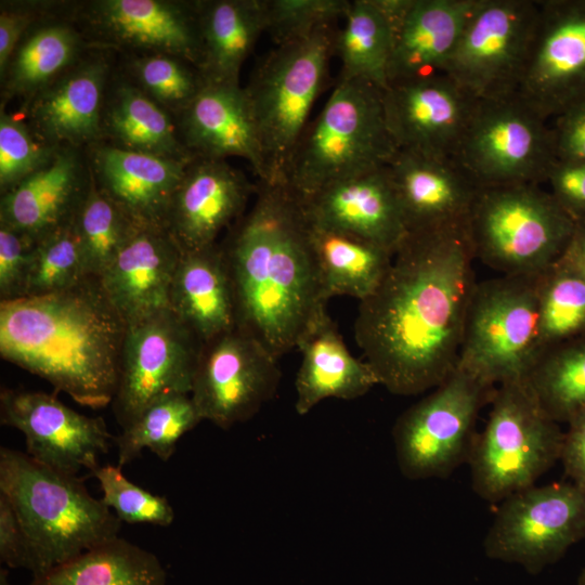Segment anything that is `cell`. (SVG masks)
<instances>
[{
    "label": "cell",
    "mask_w": 585,
    "mask_h": 585,
    "mask_svg": "<svg viewBox=\"0 0 585 585\" xmlns=\"http://www.w3.org/2000/svg\"><path fill=\"white\" fill-rule=\"evenodd\" d=\"M541 185L480 187L468 219L476 259L503 275H533L562 257L576 221Z\"/></svg>",
    "instance_id": "obj_7"
},
{
    "label": "cell",
    "mask_w": 585,
    "mask_h": 585,
    "mask_svg": "<svg viewBox=\"0 0 585 585\" xmlns=\"http://www.w3.org/2000/svg\"><path fill=\"white\" fill-rule=\"evenodd\" d=\"M34 245L24 235L0 225L1 301L24 297Z\"/></svg>",
    "instance_id": "obj_46"
},
{
    "label": "cell",
    "mask_w": 585,
    "mask_h": 585,
    "mask_svg": "<svg viewBox=\"0 0 585 585\" xmlns=\"http://www.w3.org/2000/svg\"><path fill=\"white\" fill-rule=\"evenodd\" d=\"M86 277L72 221L35 243L24 297L66 290Z\"/></svg>",
    "instance_id": "obj_42"
},
{
    "label": "cell",
    "mask_w": 585,
    "mask_h": 585,
    "mask_svg": "<svg viewBox=\"0 0 585 585\" xmlns=\"http://www.w3.org/2000/svg\"><path fill=\"white\" fill-rule=\"evenodd\" d=\"M60 147L42 142L20 113L0 105V193L43 168Z\"/></svg>",
    "instance_id": "obj_43"
},
{
    "label": "cell",
    "mask_w": 585,
    "mask_h": 585,
    "mask_svg": "<svg viewBox=\"0 0 585 585\" xmlns=\"http://www.w3.org/2000/svg\"><path fill=\"white\" fill-rule=\"evenodd\" d=\"M116 65V53L89 48L16 112L42 142L87 148L100 142L105 94Z\"/></svg>",
    "instance_id": "obj_20"
},
{
    "label": "cell",
    "mask_w": 585,
    "mask_h": 585,
    "mask_svg": "<svg viewBox=\"0 0 585 585\" xmlns=\"http://www.w3.org/2000/svg\"><path fill=\"white\" fill-rule=\"evenodd\" d=\"M559 459L571 482L585 489V412L568 422Z\"/></svg>",
    "instance_id": "obj_51"
},
{
    "label": "cell",
    "mask_w": 585,
    "mask_h": 585,
    "mask_svg": "<svg viewBox=\"0 0 585 585\" xmlns=\"http://www.w3.org/2000/svg\"><path fill=\"white\" fill-rule=\"evenodd\" d=\"M73 225L84 274L95 278L103 274L139 226L98 187L92 173L89 191Z\"/></svg>",
    "instance_id": "obj_39"
},
{
    "label": "cell",
    "mask_w": 585,
    "mask_h": 585,
    "mask_svg": "<svg viewBox=\"0 0 585 585\" xmlns=\"http://www.w3.org/2000/svg\"><path fill=\"white\" fill-rule=\"evenodd\" d=\"M128 325L99 278L58 292L0 301V354L78 404H112Z\"/></svg>",
    "instance_id": "obj_3"
},
{
    "label": "cell",
    "mask_w": 585,
    "mask_h": 585,
    "mask_svg": "<svg viewBox=\"0 0 585 585\" xmlns=\"http://www.w3.org/2000/svg\"><path fill=\"white\" fill-rule=\"evenodd\" d=\"M585 538V489L572 482L530 486L504 499L483 543L492 559L536 574Z\"/></svg>",
    "instance_id": "obj_13"
},
{
    "label": "cell",
    "mask_w": 585,
    "mask_h": 585,
    "mask_svg": "<svg viewBox=\"0 0 585 585\" xmlns=\"http://www.w3.org/2000/svg\"><path fill=\"white\" fill-rule=\"evenodd\" d=\"M477 102L442 72L392 81L382 90L398 150L439 158L456 159Z\"/></svg>",
    "instance_id": "obj_18"
},
{
    "label": "cell",
    "mask_w": 585,
    "mask_h": 585,
    "mask_svg": "<svg viewBox=\"0 0 585 585\" xmlns=\"http://www.w3.org/2000/svg\"><path fill=\"white\" fill-rule=\"evenodd\" d=\"M0 406L1 422L25 435L27 455L65 474L93 472L114 441L102 417L82 415L44 392L3 388Z\"/></svg>",
    "instance_id": "obj_19"
},
{
    "label": "cell",
    "mask_w": 585,
    "mask_h": 585,
    "mask_svg": "<svg viewBox=\"0 0 585 585\" xmlns=\"http://www.w3.org/2000/svg\"><path fill=\"white\" fill-rule=\"evenodd\" d=\"M280 377L277 358L237 326L202 346L191 398L203 420L229 429L273 398Z\"/></svg>",
    "instance_id": "obj_16"
},
{
    "label": "cell",
    "mask_w": 585,
    "mask_h": 585,
    "mask_svg": "<svg viewBox=\"0 0 585 585\" xmlns=\"http://www.w3.org/2000/svg\"><path fill=\"white\" fill-rule=\"evenodd\" d=\"M197 12L205 79L239 83L245 60L265 32L264 0H197Z\"/></svg>",
    "instance_id": "obj_33"
},
{
    "label": "cell",
    "mask_w": 585,
    "mask_h": 585,
    "mask_svg": "<svg viewBox=\"0 0 585 585\" xmlns=\"http://www.w3.org/2000/svg\"><path fill=\"white\" fill-rule=\"evenodd\" d=\"M0 558L10 568L29 567L25 532L10 500L0 493Z\"/></svg>",
    "instance_id": "obj_50"
},
{
    "label": "cell",
    "mask_w": 585,
    "mask_h": 585,
    "mask_svg": "<svg viewBox=\"0 0 585 585\" xmlns=\"http://www.w3.org/2000/svg\"><path fill=\"white\" fill-rule=\"evenodd\" d=\"M337 28L276 46L244 87L263 154V182L284 183L285 171L315 100L328 79Z\"/></svg>",
    "instance_id": "obj_6"
},
{
    "label": "cell",
    "mask_w": 585,
    "mask_h": 585,
    "mask_svg": "<svg viewBox=\"0 0 585 585\" xmlns=\"http://www.w3.org/2000/svg\"><path fill=\"white\" fill-rule=\"evenodd\" d=\"M540 274L477 282L457 368L491 387L528 379L543 353Z\"/></svg>",
    "instance_id": "obj_8"
},
{
    "label": "cell",
    "mask_w": 585,
    "mask_h": 585,
    "mask_svg": "<svg viewBox=\"0 0 585 585\" xmlns=\"http://www.w3.org/2000/svg\"><path fill=\"white\" fill-rule=\"evenodd\" d=\"M67 1L37 21L23 36L0 74L1 102L20 106L70 68L90 48L66 14Z\"/></svg>",
    "instance_id": "obj_30"
},
{
    "label": "cell",
    "mask_w": 585,
    "mask_h": 585,
    "mask_svg": "<svg viewBox=\"0 0 585 585\" xmlns=\"http://www.w3.org/2000/svg\"><path fill=\"white\" fill-rule=\"evenodd\" d=\"M308 226L326 301L335 296H350L360 301L369 297L386 276L394 252L309 220Z\"/></svg>",
    "instance_id": "obj_34"
},
{
    "label": "cell",
    "mask_w": 585,
    "mask_h": 585,
    "mask_svg": "<svg viewBox=\"0 0 585 585\" xmlns=\"http://www.w3.org/2000/svg\"><path fill=\"white\" fill-rule=\"evenodd\" d=\"M349 0H264L265 32L276 46L304 38L343 18Z\"/></svg>",
    "instance_id": "obj_45"
},
{
    "label": "cell",
    "mask_w": 585,
    "mask_h": 585,
    "mask_svg": "<svg viewBox=\"0 0 585 585\" xmlns=\"http://www.w3.org/2000/svg\"><path fill=\"white\" fill-rule=\"evenodd\" d=\"M117 69L174 120L206 83L195 64L170 54L117 55Z\"/></svg>",
    "instance_id": "obj_40"
},
{
    "label": "cell",
    "mask_w": 585,
    "mask_h": 585,
    "mask_svg": "<svg viewBox=\"0 0 585 585\" xmlns=\"http://www.w3.org/2000/svg\"><path fill=\"white\" fill-rule=\"evenodd\" d=\"M396 152L385 119L382 90L362 79L337 80L297 141L284 183L304 197L387 166Z\"/></svg>",
    "instance_id": "obj_5"
},
{
    "label": "cell",
    "mask_w": 585,
    "mask_h": 585,
    "mask_svg": "<svg viewBox=\"0 0 585 585\" xmlns=\"http://www.w3.org/2000/svg\"><path fill=\"white\" fill-rule=\"evenodd\" d=\"M202 346L170 309L128 325L112 402L121 429L154 401L191 394Z\"/></svg>",
    "instance_id": "obj_15"
},
{
    "label": "cell",
    "mask_w": 585,
    "mask_h": 585,
    "mask_svg": "<svg viewBox=\"0 0 585 585\" xmlns=\"http://www.w3.org/2000/svg\"><path fill=\"white\" fill-rule=\"evenodd\" d=\"M544 183L575 221L585 220V162L556 159Z\"/></svg>",
    "instance_id": "obj_48"
},
{
    "label": "cell",
    "mask_w": 585,
    "mask_h": 585,
    "mask_svg": "<svg viewBox=\"0 0 585 585\" xmlns=\"http://www.w3.org/2000/svg\"><path fill=\"white\" fill-rule=\"evenodd\" d=\"M343 20L335 38L338 80L362 79L384 90L393 46L389 24L373 0L351 1Z\"/></svg>",
    "instance_id": "obj_36"
},
{
    "label": "cell",
    "mask_w": 585,
    "mask_h": 585,
    "mask_svg": "<svg viewBox=\"0 0 585 585\" xmlns=\"http://www.w3.org/2000/svg\"><path fill=\"white\" fill-rule=\"evenodd\" d=\"M538 16V0H479L442 73L477 100L517 95Z\"/></svg>",
    "instance_id": "obj_11"
},
{
    "label": "cell",
    "mask_w": 585,
    "mask_h": 585,
    "mask_svg": "<svg viewBox=\"0 0 585 585\" xmlns=\"http://www.w3.org/2000/svg\"><path fill=\"white\" fill-rule=\"evenodd\" d=\"M169 309L202 344L237 327L234 287L221 244L182 251Z\"/></svg>",
    "instance_id": "obj_28"
},
{
    "label": "cell",
    "mask_w": 585,
    "mask_h": 585,
    "mask_svg": "<svg viewBox=\"0 0 585 585\" xmlns=\"http://www.w3.org/2000/svg\"><path fill=\"white\" fill-rule=\"evenodd\" d=\"M297 348L302 359L295 381V408L301 416L325 399L353 400L379 385L369 364L350 353L326 308L311 322Z\"/></svg>",
    "instance_id": "obj_29"
},
{
    "label": "cell",
    "mask_w": 585,
    "mask_h": 585,
    "mask_svg": "<svg viewBox=\"0 0 585 585\" xmlns=\"http://www.w3.org/2000/svg\"><path fill=\"white\" fill-rule=\"evenodd\" d=\"M387 167L408 232L468 223L481 185L457 159L398 150Z\"/></svg>",
    "instance_id": "obj_25"
},
{
    "label": "cell",
    "mask_w": 585,
    "mask_h": 585,
    "mask_svg": "<svg viewBox=\"0 0 585 585\" xmlns=\"http://www.w3.org/2000/svg\"><path fill=\"white\" fill-rule=\"evenodd\" d=\"M491 403L486 425L476 434L467 461L473 491L495 503L535 485L560 458L563 432L525 381L498 386Z\"/></svg>",
    "instance_id": "obj_9"
},
{
    "label": "cell",
    "mask_w": 585,
    "mask_h": 585,
    "mask_svg": "<svg viewBox=\"0 0 585 585\" xmlns=\"http://www.w3.org/2000/svg\"><path fill=\"white\" fill-rule=\"evenodd\" d=\"M202 420L191 394H168L154 401L114 439L117 466L130 464L144 448L169 460L179 440Z\"/></svg>",
    "instance_id": "obj_38"
},
{
    "label": "cell",
    "mask_w": 585,
    "mask_h": 585,
    "mask_svg": "<svg viewBox=\"0 0 585 585\" xmlns=\"http://www.w3.org/2000/svg\"><path fill=\"white\" fill-rule=\"evenodd\" d=\"M495 389L466 372H454L406 410L393 427L396 463L411 480L445 478L468 460L480 408Z\"/></svg>",
    "instance_id": "obj_10"
},
{
    "label": "cell",
    "mask_w": 585,
    "mask_h": 585,
    "mask_svg": "<svg viewBox=\"0 0 585 585\" xmlns=\"http://www.w3.org/2000/svg\"><path fill=\"white\" fill-rule=\"evenodd\" d=\"M308 220L395 252L408 234L387 166L300 196Z\"/></svg>",
    "instance_id": "obj_22"
},
{
    "label": "cell",
    "mask_w": 585,
    "mask_h": 585,
    "mask_svg": "<svg viewBox=\"0 0 585 585\" xmlns=\"http://www.w3.org/2000/svg\"><path fill=\"white\" fill-rule=\"evenodd\" d=\"M90 184L84 148L61 146L49 164L1 194L0 225L36 243L74 220Z\"/></svg>",
    "instance_id": "obj_23"
},
{
    "label": "cell",
    "mask_w": 585,
    "mask_h": 585,
    "mask_svg": "<svg viewBox=\"0 0 585 585\" xmlns=\"http://www.w3.org/2000/svg\"><path fill=\"white\" fill-rule=\"evenodd\" d=\"M252 206L221 244L237 326L277 359L326 308L302 198L286 183L258 181Z\"/></svg>",
    "instance_id": "obj_2"
},
{
    "label": "cell",
    "mask_w": 585,
    "mask_h": 585,
    "mask_svg": "<svg viewBox=\"0 0 585 585\" xmlns=\"http://www.w3.org/2000/svg\"><path fill=\"white\" fill-rule=\"evenodd\" d=\"M474 260L468 223L408 232L380 285L360 301L356 343L391 393L434 389L456 368Z\"/></svg>",
    "instance_id": "obj_1"
},
{
    "label": "cell",
    "mask_w": 585,
    "mask_h": 585,
    "mask_svg": "<svg viewBox=\"0 0 585 585\" xmlns=\"http://www.w3.org/2000/svg\"><path fill=\"white\" fill-rule=\"evenodd\" d=\"M0 493L25 532L34 577L118 537L121 521L89 494L81 479L43 466L27 453L1 447Z\"/></svg>",
    "instance_id": "obj_4"
},
{
    "label": "cell",
    "mask_w": 585,
    "mask_h": 585,
    "mask_svg": "<svg viewBox=\"0 0 585 585\" xmlns=\"http://www.w3.org/2000/svg\"><path fill=\"white\" fill-rule=\"evenodd\" d=\"M29 585H166V572L154 554L116 537L32 577Z\"/></svg>",
    "instance_id": "obj_35"
},
{
    "label": "cell",
    "mask_w": 585,
    "mask_h": 585,
    "mask_svg": "<svg viewBox=\"0 0 585 585\" xmlns=\"http://www.w3.org/2000/svg\"><path fill=\"white\" fill-rule=\"evenodd\" d=\"M92 474L103 492L101 499L114 509L120 521L159 526H169L173 522L174 511L168 499L131 482L117 465L99 467Z\"/></svg>",
    "instance_id": "obj_44"
},
{
    "label": "cell",
    "mask_w": 585,
    "mask_h": 585,
    "mask_svg": "<svg viewBox=\"0 0 585 585\" xmlns=\"http://www.w3.org/2000/svg\"><path fill=\"white\" fill-rule=\"evenodd\" d=\"M456 159L481 186L543 184L556 160L550 122L517 95L478 100Z\"/></svg>",
    "instance_id": "obj_12"
},
{
    "label": "cell",
    "mask_w": 585,
    "mask_h": 585,
    "mask_svg": "<svg viewBox=\"0 0 585 585\" xmlns=\"http://www.w3.org/2000/svg\"><path fill=\"white\" fill-rule=\"evenodd\" d=\"M257 184L227 160L192 158L172 197L166 230L182 251L217 243L245 212Z\"/></svg>",
    "instance_id": "obj_21"
},
{
    "label": "cell",
    "mask_w": 585,
    "mask_h": 585,
    "mask_svg": "<svg viewBox=\"0 0 585 585\" xmlns=\"http://www.w3.org/2000/svg\"><path fill=\"white\" fill-rule=\"evenodd\" d=\"M578 585H585V569L583 570V572L581 573L578 577Z\"/></svg>",
    "instance_id": "obj_53"
},
{
    "label": "cell",
    "mask_w": 585,
    "mask_h": 585,
    "mask_svg": "<svg viewBox=\"0 0 585 585\" xmlns=\"http://www.w3.org/2000/svg\"><path fill=\"white\" fill-rule=\"evenodd\" d=\"M540 333L543 351L585 335V277L558 260L540 274Z\"/></svg>",
    "instance_id": "obj_41"
},
{
    "label": "cell",
    "mask_w": 585,
    "mask_h": 585,
    "mask_svg": "<svg viewBox=\"0 0 585 585\" xmlns=\"http://www.w3.org/2000/svg\"><path fill=\"white\" fill-rule=\"evenodd\" d=\"M547 121L585 100V0H541L517 93Z\"/></svg>",
    "instance_id": "obj_17"
},
{
    "label": "cell",
    "mask_w": 585,
    "mask_h": 585,
    "mask_svg": "<svg viewBox=\"0 0 585 585\" xmlns=\"http://www.w3.org/2000/svg\"><path fill=\"white\" fill-rule=\"evenodd\" d=\"M182 250L165 227L139 225L100 283L127 325L169 309Z\"/></svg>",
    "instance_id": "obj_27"
},
{
    "label": "cell",
    "mask_w": 585,
    "mask_h": 585,
    "mask_svg": "<svg viewBox=\"0 0 585 585\" xmlns=\"http://www.w3.org/2000/svg\"><path fill=\"white\" fill-rule=\"evenodd\" d=\"M478 2L414 0L393 34L388 83L443 72Z\"/></svg>",
    "instance_id": "obj_31"
},
{
    "label": "cell",
    "mask_w": 585,
    "mask_h": 585,
    "mask_svg": "<svg viewBox=\"0 0 585 585\" xmlns=\"http://www.w3.org/2000/svg\"><path fill=\"white\" fill-rule=\"evenodd\" d=\"M525 384L558 424H568L584 413L585 335L545 349Z\"/></svg>",
    "instance_id": "obj_37"
},
{
    "label": "cell",
    "mask_w": 585,
    "mask_h": 585,
    "mask_svg": "<svg viewBox=\"0 0 585 585\" xmlns=\"http://www.w3.org/2000/svg\"><path fill=\"white\" fill-rule=\"evenodd\" d=\"M100 142L169 159L193 158L180 141L172 116L130 83L117 65L105 94Z\"/></svg>",
    "instance_id": "obj_32"
},
{
    "label": "cell",
    "mask_w": 585,
    "mask_h": 585,
    "mask_svg": "<svg viewBox=\"0 0 585 585\" xmlns=\"http://www.w3.org/2000/svg\"><path fill=\"white\" fill-rule=\"evenodd\" d=\"M559 260L585 277V220H576L572 237Z\"/></svg>",
    "instance_id": "obj_52"
},
{
    "label": "cell",
    "mask_w": 585,
    "mask_h": 585,
    "mask_svg": "<svg viewBox=\"0 0 585 585\" xmlns=\"http://www.w3.org/2000/svg\"><path fill=\"white\" fill-rule=\"evenodd\" d=\"M66 14L90 48L117 55L170 54L199 68L197 0L67 1Z\"/></svg>",
    "instance_id": "obj_14"
},
{
    "label": "cell",
    "mask_w": 585,
    "mask_h": 585,
    "mask_svg": "<svg viewBox=\"0 0 585 585\" xmlns=\"http://www.w3.org/2000/svg\"><path fill=\"white\" fill-rule=\"evenodd\" d=\"M174 121L180 141L193 158H243L249 162L258 181L264 180L259 135L240 83L206 80Z\"/></svg>",
    "instance_id": "obj_24"
},
{
    "label": "cell",
    "mask_w": 585,
    "mask_h": 585,
    "mask_svg": "<svg viewBox=\"0 0 585 585\" xmlns=\"http://www.w3.org/2000/svg\"><path fill=\"white\" fill-rule=\"evenodd\" d=\"M62 1L2 0L0 2V74L25 32L55 11Z\"/></svg>",
    "instance_id": "obj_47"
},
{
    "label": "cell",
    "mask_w": 585,
    "mask_h": 585,
    "mask_svg": "<svg viewBox=\"0 0 585 585\" xmlns=\"http://www.w3.org/2000/svg\"><path fill=\"white\" fill-rule=\"evenodd\" d=\"M550 126L556 159L585 162V100L554 118Z\"/></svg>",
    "instance_id": "obj_49"
},
{
    "label": "cell",
    "mask_w": 585,
    "mask_h": 585,
    "mask_svg": "<svg viewBox=\"0 0 585 585\" xmlns=\"http://www.w3.org/2000/svg\"><path fill=\"white\" fill-rule=\"evenodd\" d=\"M84 151L95 184L108 198L139 225L166 226L172 197L191 159L141 154L102 142Z\"/></svg>",
    "instance_id": "obj_26"
}]
</instances>
